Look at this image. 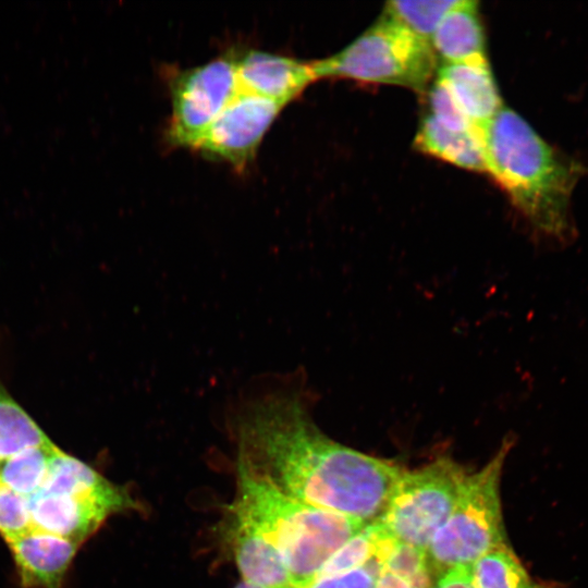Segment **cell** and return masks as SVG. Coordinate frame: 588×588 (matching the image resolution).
<instances>
[{
	"label": "cell",
	"mask_w": 588,
	"mask_h": 588,
	"mask_svg": "<svg viewBox=\"0 0 588 588\" xmlns=\"http://www.w3.org/2000/svg\"><path fill=\"white\" fill-rule=\"evenodd\" d=\"M240 90L286 106L316 81L310 62L274 52L249 49L235 53Z\"/></svg>",
	"instance_id": "9"
},
{
	"label": "cell",
	"mask_w": 588,
	"mask_h": 588,
	"mask_svg": "<svg viewBox=\"0 0 588 588\" xmlns=\"http://www.w3.org/2000/svg\"><path fill=\"white\" fill-rule=\"evenodd\" d=\"M377 535V520L366 525L358 534L346 541L330 556L322 566L317 578L342 574L358 568L375 559Z\"/></svg>",
	"instance_id": "21"
},
{
	"label": "cell",
	"mask_w": 588,
	"mask_h": 588,
	"mask_svg": "<svg viewBox=\"0 0 588 588\" xmlns=\"http://www.w3.org/2000/svg\"><path fill=\"white\" fill-rule=\"evenodd\" d=\"M284 107L272 99L240 90L192 149L243 171Z\"/></svg>",
	"instance_id": "8"
},
{
	"label": "cell",
	"mask_w": 588,
	"mask_h": 588,
	"mask_svg": "<svg viewBox=\"0 0 588 588\" xmlns=\"http://www.w3.org/2000/svg\"><path fill=\"white\" fill-rule=\"evenodd\" d=\"M388 571L406 580L412 588H429L428 556L425 549L397 542L383 563Z\"/></svg>",
	"instance_id": "22"
},
{
	"label": "cell",
	"mask_w": 588,
	"mask_h": 588,
	"mask_svg": "<svg viewBox=\"0 0 588 588\" xmlns=\"http://www.w3.org/2000/svg\"><path fill=\"white\" fill-rule=\"evenodd\" d=\"M488 173L534 234L558 249L572 244V195L586 166L541 137L516 111L503 107L477 128Z\"/></svg>",
	"instance_id": "2"
},
{
	"label": "cell",
	"mask_w": 588,
	"mask_h": 588,
	"mask_svg": "<svg viewBox=\"0 0 588 588\" xmlns=\"http://www.w3.org/2000/svg\"><path fill=\"white\" fill-rule=\"evenodd\" d=\"M232 540L244 580L264 588H294L275 548L254 526L234 515Z\"/></svg>",
	"instance_id": "15"
},
{
	"label": "cell",
	"mask_w": 588,
	"mask_h": 588,
	"mask_svg": "<svg viewBox=\"0 0 588 588\" xmlns=\"http://www.w3.org/2000/svg\"><path fill=\"white\" fill-rule=\"evenodd\" d=\"M430 115L441 125L454 131H470L475 127L461 111L446 87L438 79L429 90Z\"/></svg>",
	"instance_id": "24"
},
{
	"label": "cell",
	"mask_w": 588,
	"mask_h": 588,
	"mask_svg": "<svg viewBox=\"0 0 588 588\" xmlns=\"http://www.w3.org/2000/svg\"><path fill=\"white\" fill-rule=\"evenodd\" d=\"M235 588H264V587L257 586L255 584H252L243 579L242 581L238 583V585Z\"/></svg>",
	"instance_id": "28"
},
{
	"label": "cell",
	"mask_w": 588,
	"mask_h": 588,
	"mask_svg": "<svg viewBox=\"0 0 588 588\" xmlns=\"http://www.w3.org/2000/svg\"><path fill=\"white\" fill-rule=\"evenodd\" d=\"M237 463L311 506L375 522L404 470L324 434L298 392H272L236 417Z\"/></svg>",
	"instance_id": "1"
},
{
	"label": "cell",
	"mask_w": 588,
	"mask_h": 588,
	"mask_svg": "<svg viewBox=\"0 0 588 588\" xmlns=\"http://www.w3.org/2000/svg\"><path fill=\"white\" fill-rule=\"evenodd\" d=\"M375 588H412V586L397 575L388 571H382L377 579Z\"/></svg>",
	"instance_id": "27"
},
{
	"label": "cell",
	"mask_w": 588,
	"mask_h": 588,
	"mask_svg": "<svg viewBox=\"0 0 588 588\" xmlns=\"http://www.w3.org/2000/svg\"><path fill=\"white\" fill-rule=\"evenodd\" d=\"M310 64L316 79L346 78L422 93L436 73L437 56L429 41L383 14L341 51Z\"/></svg>",
	"instance_id": "4"
},
{
	"label": "cell",
	"mask_w": 588,
	"mask_h": 588,
	"mask_svg": "<svg viewBox=\"0 0 588 588\" xmlns=\"http://www.w3.org/2000/svg\"><path fill=\"white\" fill-rule=\"evenodd\" d=\"M56 448L51 442L24 450L3 461L0 463V482L26 498L30 497L44 483Z\"/></svg>",
	"instance_id": "19"
},
{
	"label": "cell",
	"mask_w": 588,
	"mask_h": 588,
	"mask_svg": "<svg viewBox=\"0 0 588 588\" xmlns=\"http://www.w3.org/2000/svg\"><path fill=\"white\" fill-rule=\"evenodd\" d=\"M465 476L446 457L403 471L378 520L397 541L427 550L450 517Z\"/></svg>",
	"instance_id": "6"
},
{
	"label": "cell",
	"mask_w": 588,
	"mask_h": 588,
	"mask_svg": "<svg viewBox=\"0 0 588 588\" xmlns=\"http://www.w3.org/2000/svg\"><path fill=\"white\" fill-rule=\"evenodd\" d=\"M232 514L254 526L278 551L294 588H307L330 556L366 523L306 504L237 464Z\"/></svg>",
	"instance_id": "3"
},
{
	"label": "cell",
	"mask_w": 588,
	"mask_h": 588,
	"mask_svg": "<svg viewBox=\"0 0 588 588\" xmlns=\"http://www.w3.org/2000/svg\"><path fill=\"white\" fill-rule=\"evenodd\" d=\"M8 546L23 588H62L81 544L33 529Z\"/></svg>",
	"instance_id": "11"
},
{
	"label": "cell",
	"mask_w": 588,
	"mask_h": 588,
	"mask_svg": "<svg viewBox=\"0 0 588 588\" xmlns=\"http://www.w3.org/2000/svg\"><path fill=\"white\" fill-rule=\"evenodd\" d=\"M430 45L443 63L488 60L478 2L457 0L439 23Z\"/></svg>",
	"instance_id": "14"
},
{
	"label": "cell",
	"mask_w": 588,
	"mask_h": 588,
	"mask_svg": "<svg viewBox=\"0 0 588 588\" xmlns=\"http://www.w3.org/2000/svg\"><path fill=\"white\" fill-rule=\"evenodd\" d=\"M170 78L167 140L174 147L193 148L240 91L235 52L177 71Z\"/></svg>",
	"instance_id": "7"
},
{
	"label": "cell",
	"mask_w": 588,
	"mask_h": 588,
	"mask_svg": "<svg viewBox=\"0 0 588 588\" xmlns=\"http://www.w3.org/2000/svg\"><path fill=\"white\" fill-rule=\"evenodd\" d=\"M471 571L475 588H549L535 583L507 547L486 553Z\"/></svg>",
	"instance_id": "18"
},
{
	"label": "cell",
	"mask_w": 588,
	"mask_h": 588,
	"mask_svg": "<svg viewBox=\"0 0 588 588\" xmlns=\"http://www.w3.org/2000/svg\"><path fill=\"white\" fill-rule=\"evenodd\" d=\"M443 575L434 588H475L471 566H456Z\"/></svg>",
	"instance_id": "26"
},
{
	"label": "cell",
	"mask_w": 588,
	"mask_h": 588,
	"mask_svg": "<svg viewBox=\"0 0 588 588\" xmlns=\"http://www.w3.org/2000/svg\"><path fill=\"white\" fill-rule=\"evenodd\" d=\"M512 445L506 438L482 469L465 476L450 517L426 550L428 562L440 573L471 566L486 553L506 547L499 481Z\"/></svg>",
	"instance_id": "5"
},
{
	"label": "cell",
	"mask_w": 588,
	"mask_h": 588,
	"mask_svg": "<svg viewBox=\"0 0 588 588\" xmlns=\"http://www.w3.org/2000/svg\"><path fill=\"white\" fill-rule=\"evenodd\" d=\"M437 79L475 127L490 121L503 107L488 60L443 63Z\"/></svg>",
	"instance_id": "12"
},
{
	"label": "cell",
	"mask_w": 588,
	"mask_h": 588,
	"mask_svg": "<svg viewBox=\"0 0 588 588\" xmlns=\"http://www.w3.org/2000/svg\"><path fill=\"white\" fill-rule=\"evenodd\" d=\"M39 491L108 501L124 510L137 505L126 489L113 485L96 469L58 446L50 457L48 473Z\"/></svg>",
	"instance_id": "13"
},
{
	"label": "cell",
	"mask_w": 588,
	"mask_h": 588,
	"mask_svg": "<svg viewBox=\"0 0 588 588\" xmlns=\"http://www.w3.org/2000/svg\"><path fill=\"white\" fill-rule=\"evenodd\" d=\"M456 2L457 0L389 1L384 4L383 14L430 42L439 23Z\"/></svg>",
	"instance_id": "20"
},
{
	"label": "cell",
	"mask_w": 588,
	"mask_h": 588,
	"mask_svg": "<svg viewBox=\"0 0 588 588\" xmlns=\"http://www.w3.org/2000/svg\"><path fill=\"white\" fill-rule=\"evenodd\" d=\"M414 145L419 151L462 169L487 172L477 128L464 132L450 130L428 114L419 125Z\"/></svg>",
	"instance_id": "16"
},
{
	"label": "cell",
	"mask_w": 588,
	"mask_h": 588,
	"mask_svg": "<svg viewBox=\"0 0 588 588\" xmlns=\"http://www.w3.org/2000/svg\"><path fill=\"white\" fill-rule=\"evenodd\" d=\"M32 530L52 534L78 544L91 536L119 505L88 498L37 491L27 498Z\"/></svg>",
	"instance_id": "10"
},
{
	"label": "cell",
	"mask_w": 588,
	"mask_h": 588,
	"mask_svg": "<svg viewBox=\"0 0 588 588\" xmlns=\"http://www.w3.org/2000/svg\"><path fill=\"white\" fill-rule=\"evenodd\" d=\"M382 571L380 563L372 559L358 568L317 578L307 588H375Z\"/></svg>",
	"instance_id": "25"
},
{
	"label": "cell",
	"mask_w": 588,
	"mask_h": 588,
	"mask_svg": "<svg viewBox=\"0 0 588 588\" xmlns=\"http://www.w3.org/2000/svg\"><path fill=\"white\" fill-rule=\"evenodd\" d=\"M29 530L27 498L0 482V536L9 543Z\"/></svg>",
	"instance_id": "23"
},
{
	"label": "cell",
	"mask_w": 588,
	"mask_h": 588,
	"mask_svg": "<svg viewBox=\"0 0 588 588\" xmlns=\"http://www.w3.org/2000/svg\"><path fill=\"white\" fill-rule=\"evenodd\" d=\"M50 439L0 383V463Z\"/></svg>",
	"instance_id": "17"
}]
</instances>
